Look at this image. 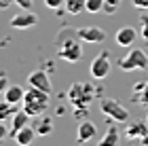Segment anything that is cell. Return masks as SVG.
<instances>
[{
    "instance_id": "4fadbf2b",
    "label": "cell",
    "mask_w": 148,
    "mask_h": 146,
    "mask_svg": "<svg viewBox=\"0 0 148 146\" xmlns=\"http://www.w3.org/2000/svg\"><path fill=\"white\" fill-rule=\"evenodd\" d=\"M127 138H131V140H142V138L148 134V125L144 121H136V123H129L125 129Z\"/></svg>"
},
{
    "instance_id": "6da1fadb",
    "label": "cell",
    "mask_w": 148,
    "mask_h": 146,
    "mask_svg": "<svg viewBox=\"0 0 148 146\" xmlns=\"http://www.w3.org/2000/svg\"><path fill=\"white\" fill-rule=\"evenodd\" d=\"M80 38L76 34H70L68 30H64L62 34L57 36V57L66 59L70 64H76L80 57H83V47H80Z\"/></svg>"
},
{
    "instance_id": "7c38bea8",
    "label": "cell",
    "mask_w": 148,
    "mask_h": 146,
    "mask_svg": "<svg viewBox=\"0 0 148 146\" xmlns=\"http://www.w3.org/2000/svg\"><path fill=\"white\" fill-rule=\"evenodd\" d=\"M23 93H25V89L21 85H9V87L4 89L2 97L6 102H11V104H21L23 102Z\"/></svg>"
},
{
    "instance_id": "e0dca14e",
    "label": "cell",
    "mask_w": 148,
    "mask_h": 146,
    "mask_svg": "<svg viewBox=\"0 0 148 146\" xmlns=\"http://www.w3.org/2000/svg\"><path fill=\"white\" fill-rule=\"evenodd\" d=\"M28 121H30V114H28V112H25L23 108H21V110H17L15 114H13V125H11V134L15 136L17 131H19V129L23 127V125H28Z\"/></svg>"
},
{
    "instance_id": "277c9868",
    "label": "cell",
    "mask_w": 148,
    "mask_h": 146,
    "mask_svg": "<svg viewBox=\"0 0 148 146\" xmlns=\"http://www.w3.org/2000/svg\"><path fill=\"white\" fill-rule=\"evenodd\" d=\"M68 97L76 108H87V106L91 104V99H93V87L89 83H76V85L70 87Z\"/></svg>"
},
{
    "instance_id": "d4e9b609",
    "label": "cell",
    "mask_w": 148,
    "mask_h": 146,
    "mask_svg": "<svg viewBox=\"0 0 148 146\" xmlns=\"http://www.w3.org/2000/svg\"><path fill=\"white\" fill-rule=\"evenodd\" d=\"M131 2H133V6H136V9L148 11V0H131Z\"/></svg>"
},
{
    "instance_id": "30bf717a",
    "label": "cell",
    "mask_w": 148,
    "mask_h": 146,
    "mask_svg": "<svg viewBox=\"0 0 148 146\" xmlns=\"http://www.w3.org/2000/svg\"><path fill=\"white\" fill-rule=\"evenodd\" d=\"M138 38V32L136 28H131V25H123V28L116 30V34H114V40H116L119 47H131L133 42H136Z\"/></svg>"
},
{
    "instance_id": "7402d4cb",
    "label": "cell",
    "mask_w": 148,
    "mask_h": 146,
    "mask_svg": "<svg viewBox=\"0 0 148 146\" xmlns=\"http://www.w3.org/2000/svg\"><path fill=\"white\" fill-rule=\"evenodd\" d=\"M66 4V0H45V6L51 11H62Z\"/></svg>"
},
{
    "instance_id": "f1b7e54d",
    "label": "cell",
    "mask_w": 148,
    "mask_h": 146,
    "mask_svg": "<svg viewBox=\"0 0 148 146\" xmlns=\"http://www.w3.org/2000/svg\"><path fill=\"white\" fill-rule=\"evenodd\" d=\"M104 2H106V4H112V6H116V9H119L123 0H104Z\"/></svg>"
},
{
    "instance_id": "7a4b0ae2",
    "label": "cell",
    "mask_w": 148,
    "mask_h": 146,
    "mask_svg": "<svg viewBox=\"0 0 148 146\" xmlns=\"http://www.w3.org/2000/svg\"><path fill=\"white\" fill-rule=\"evenodd\" d=\"M49 95L51 93H47V91H40L36 87H30L23 93L21 108L28 112L30 117H38V114H42V112H47V108H49Z\"/></svg>"
},
{
    "instance_id": "ac0fdd59",
    "label": "cell",
    "mask_w": 148,
    "mask_h": 146,
    "mask_svg": "<svg viewBox=\"0 0 148 146\" xmlns=\"http://www.w3.org/2000/svg\"><path fill=\"white\" fill-rule=\"evenodd\" d=\"M64 11L68 15H80V13L87 11V0H66Z\"/></svg>"
},
{
    "instance_id": "3957f363",
    "label": "cell",
    "mask_w": 148,
    "mask_h": 146,
    "mask_svg": "<svg viewBox=\"0 0 148 146\" xmlns=\"http://www.w3.org/2000/svg\"><path fill=\"white\" fill-rule=\"evenodd\" d=\"M119 68L125 70V72H131V70H146L148 68V55L142 49H131L125 57L119 59Z\"/></svg>"
},
{
    "instance_id": "83f0119b",
    "label": "cell",
    "mask_w": 148,
    "mask_h": 146,
    "mask_svg": "<svg viewBox=\"0 0 148 146\" xmlns=\"http://www.w3.org/2000/svg\"><path fill=\"white\" fill-rule=\"evenodd\" d=\"M13 2H15V0H0V9H9Z\"/></svg>"
},
{
    "instance_id": "603a6c76",
    "label": "cell",
    "mask_w": 148,
    "mask_h": 146,
    "mask_svg": "<svg viewBox=\"0 0 148 146\" xmlns=\"http://www.w3.org/2000/svg\"><path fill=\"white\" fill-rule=\"evenodd\" d=\"M140 23H142V38L146 40V45H148V13H144L142 17H140Z\"/></svg>"
},
{
    "instance_id": "44dd1931",
    "label": "cell",
    "mask_w": 148,
    "mask_h": 146,
    "mask_svg": "<svg viewBox=\"0 0 148 146\" xmlns=\"http://www.w3.org/2000/svg\"><path fill=\"white\" fill-rule=\"evenodd\" d=\"M133 91H136V93L140 91V95H142V97H140V102L148 106V83H140V85H136V89H133Z\"/></svg>"
},
{
    "instance_id": "ffe728a7",
    "label": "cell",
    "mask_w": 148,
    "mask_h": 146,
    "mask_svg": "<svg viewBox=\"0 0 148 146\" xmlns=\"http://www.w3.org/2000/svg\"><path fill=\"white\" fill-rule=\"evenodd\" d=\"M104 9V0H87V13H102Z\"/></svg>"
},
{
    "instance_id": "8992f818",
    "label": "cell",
    "mask_w": 148,
    "mask_h": 146,
    "mask_svg": "<svg viewBox=\"0 0 148 146\" xmlns=\"http://www.w3.org/2000/svg\"><path fill=\"white\" fill-rule=\"evenodd\" d=\"M110 68H112V64H110V53H108V51H102L99 55L93 57L91 68H89V74H91V78H95V81H104V78L110 74Z\"/></svg>"
},
{
    "instance_id": "8fae6325",
    "label": "cell",
    "mask_w": 148,
    "mask_h": 146,
    "mask_svg": "<svg viewBox=\"0 0 148 146\" xmlns=\"http://www.w3.org/2000/svg\"><path fill=\"white\" fill-rule=\"evenodd\" d=\"M95 134H97L95 123H91V121H80V123H78V129H76V142L85 144V142L93 140Z\"/></svg>"
},
{
    "instance_id": "9c48e42d",
    "label": "cell",
    "mask_w": 148,
    "mask_h": 146,
    "mask_svg": "<svg viewBox=\"0 0 148 146\" xmlns=\"http://www.w3.org/2000/svg\"><path fill=\"white\" fill-rule=\"evenodd\" d=\"M28 85L30 87H36L40 91H47V93H51V78L49 74H47L45 70H34V72H30V76H28Z\"/></svg>"
},
{
    "instance_id": "4316f807",
    "label": "cell",
    "mask_w": 148,
    "mask_h": 146,
    "mask_svg": "<svg viewBox=\"0 0 148 146\" xmlns=\"http://www.w3.org/2000/svg\"><path fill=\"white\" fill-rule=\"evenodd\" d=\"M6 136H9V131H6V127H4V123L0 121V142H2V140H6Z\"/></svg>"
},
{
    "instance_id": "2e32d148",
    "label": "cell",
    "mask_w": 148,
    "mask_h": 146,
    "mask_svg": "<svg viewBox=\"0 0 148 146\" xmlns=\"http://www.w3.org/2000/svg\"><path fill=\"white\" fill-rule=\"evenodd\" d=\"M119 142H121V134H119V129L114 127V125H110V127L106 129L104 138L99 140V146H116Z\"/></svg>"
},
{
    "instance_id": "cb8c5ba5",
    "label": "cell",
    "mask_w": 148,
    "mask_h": 146,
    "mask_svg": "<svg viewBox=\"0 0 148 146\" xmlns=\"http://www.w3.org/2000/svg\"><path fill=\"white\" fill-rule=\"evenodd\" d=\"M15 4L21 11H32V4H34V2H32V0H15Z\"/></svg>"
},
{
    "instance_id": "484cf974",
    "label": "cell",
    "mask_w": 148,
    "mask_h": 146,
    "mask_svg": "<svg viewBox=\"0 0 148 146\" xmlns=\"http://www.w3.org/2000/svg\"><path fill=\"white\" fill-rule=\"evenodd\" d=\"M6 87H9V78H6V74H0V97H2Z\"/></svg>"
},
{
    "instance_id": "9a60e30c",
    "label": "cell",
    "mask_w": 148,
    "mask_h": 146,
    "mask_svg": "<svg viewBox=\"0 0 148 146\" xmlns=\"http://www.w3.org/2000/svg\"><path fill=\"white\" fill-rule=\"evenodd\" d=\"M34 136H36V129L30 127V125H23V127L19 129L13 138H15V142H17L19 146H28L32 140H34Z\"/></svg>"
},
{
    "instance_id": "d6986e66",
    "label": "cell",
    "mask_w": 148,
    "mask_h": 146,
    "mask_svg": "<svg viewBox=\"0 0 148 146\" xmlns=\"http://www.w3.org/2000/svg\"><path fill=\"white\" fill-rule=\"evenodd\" d=\"M19 108H17V104H11V102H6V99L2 97V102H0V121H4L6 117H11V114H15Z\"/></svg>"
},
{
    "instance_id": "5b68a950",
    "label": "cell",
    "mask_w": 148,
    "mask_h": 146,
    "mask_svg": "<svg viewBox=\"0 0 148 146\" xmlns=\"http://www.w3.org/2000/svg\"><path fill=\"white\" fill-rule=\"evenodd\" d=\"M99 108H102L104 117H108V119H112V121H116V123H127L129 121V110H127L123 104H119L116 99L104 97L102 102H99Z\"/></svg>"
},
{
    "instance_id": "ba28073f",
    "label": "cell",
    "mask_w": 148,
    "mask_h": 146,
    "mask_svg": "<svg viewBox=\"0 0 148 146\" xmlns=\"http://www.w3.org/2000/svg\"><path fill=\"white\" fill-rule=\"evenodd\" d=\"M34 25H38V17L32 11H21L19 15L11 19V28L15 30H28V28H34Z\"/></svg>"
},
{
    "instance_id": "52a82bcc",
    "label": "cell",
    "mask_w": 148,
    "mask_h": 146,
    "mask_svg": "<svg viewBox=\"0 0 148 146\" xmlns=\"http://www.w3.org/2000/svg\"><path fill=\"white\" fill-rule=\"evenodd\" d=\"M76 36L83 42H89V45H97V42L106 40V32L99 25H83V28L76 30Z\"/></svg>"
},
{
    "instance_id": "5bb4252c",
    "label": "cell",
    "mask_w": 148,
    "mask_h": 146,
    "mask_svg": "<svg viewBox=\"0 0 148 146\" xmlns=\"http://www.w3.org/2000/svg\"><path fill=\"white\" fill-rule=\"evenodd\" d=\"M34 129H36V134L38 136H49L51 131H53V119L49 114H38L36 117V125H34Z\"/></svg>"
}]
</instances>
